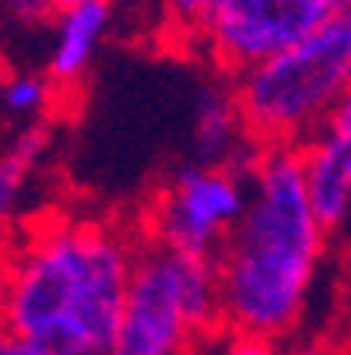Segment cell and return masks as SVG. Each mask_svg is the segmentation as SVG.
I'll use <instances>...</instances> for the list:
<instances>
[{
    "label": "cell",
    "instance_id": "1",
    "mask_svg": "<svg viewBox=\"0 0 351 355\" xmlns=\"http://www.w3.org/2000/svg\"><path fill=\"white\" fill-rule=\"evenodd\" d=\"M323 236L298 144H267L246 211L218 257L222 306L232 331L288 334L303 317L323 257Z\"/></svg>",
    "mask_w": 351,
    "mask_h": 355
},
{
    "label": "cell",
    "instance_id": "2",
    "mask_svg": "<svg viewBox=\"0 0 351 355\" xmlns=\"http://www.w3.org/2000/svg\"><path fill=\"white\" fill-rule=\"evenodd\" d=\"M134 264L106 225L46 229L15 257L4 324L71 355H109Z\"/></svg>",
    "mask_w": 351,
    "mask_h": 355
},
{
    "label": "cell",
    "instance_id": "3",
    "mask_svg": "<svg viewBox=\"0 0 351 355\" xmlns=\"http://www.w3.org/2000/svg\"><path fill=\"white\" fill-rule=\"evenodd\" d=\"M351 81V21L330 18L257 67L242 71L235 103L264 144H298L330 120Z\"/></svg>",
    "mask_w": 351,
    "mask_h": 355
},
{
    "label": "cell",
    "instance_id": "4",
    "mask_svg": "<svg viewBox=\"0 0 351 355\" xmlns=\"http://www.w3.org/2000/svg\"><path fill=\"white\" fill-rule=\"evenodd\" d=\"M222 320L218 264L159 246L134 264L109 355H183L193 334H208Z\"/></svg>",
    "mask_w": 351,
    "mask_h": 355
},
{
    "label": "cell",
    "instance_id": "5",
    "mask_svg": "<svg viewBox=\"0 0 351 355\" xmlns=\"http://www.w3.org/2000/svg\"><path fill=\"white\" fill-rule=\"evenodd\" d=\"M330 18V0H211L200 28L222 67L249 71Z\"/></svg>",
    "mask_w": 351,
    "mask_h": 355
},
{
    "label": "cell",
    "instance_id": "6",
    "mask_svg": "<svg viewBox=\"0 0 351 355\" xmlns=\"http://www.w3.org/2000/svg\"><path fill=\"white\" fill-rule=\"evenodd\" d=\"M246 190L225 166H183L152 211L155 239L179 253L211 257L246 211Z\"/></svg>",
    "mask_w": 351,
    "mask_h": 355
},
{
    "label": "cell",
    "instance_id": "7",
    "mask_svg": "<svg viewBox=\"0 0 351 355\" xmlns=\"http://www.w3.org/2000/svg\"><path fill=\"white\" fill-rule=\"evenodd\" d=\"M309 205L323 229H337L351 215V130L327 127L303 148Z\"/></svg>",
    "mask_w": 351,
    "mask_h": 355
},
{
    "label": "cell",
    "instance_id": "8",
    "mask_svg": "<svg viewBox=\"0 0 351 355\" xmlns=\"http://www.w3.org/2000/svg\"><path fill=\"white\" fill-rule=\"evenodd\" d=\"M109 18H113L109 0H81V4L60 11L57 42L53 53H49V81L74 85L84 74L95 46L102 42L109 28Z\"/></svg>",
    "mask_w": 351,
    "mask_h": 355
},
{
    "label": "cell",
    "instance_id": "9",
    "mask_svg": "<svg viewBox=\"0 0 351 355\" xmlns=\"http://www.w3.org/2000/svg\"><path fill=\"white\" fill-rule=\"evenodd\" d=\"M239 127L246 130L235 98H228V95H222V92H204V95L197 98L193 141H197V151H200L208 162L222 166V162L228 159V151L242 141V137H239Z\"/></svg>",
    "mask_w": 351,
    "mask_h": 355
},
{
    "label": "cell",
    "instance_id": "10",
    "mask_svg": "<svg viewBox=\"0 0 351 355\" xmlns=\"http://www.w3.org/2000/svg\"><path fill=\"white\" fill-rule=\"evenodd\" d=\"M49 144V127L46 123H32L25 130H18L11 137V144L0 151V222H8L18 197L25 190V180L32 173V166L39 162V155Z\"/></svg>",
    "mask_w": 351,
    "mask_h": 355
},
{
    "label": "cell",
    "instance_id": "11",
    "mask_svg": "<svg viewBox=\"0 0 351 355\" xmlns=\"http://www.w3.org/2000/svg\"><path fill=\"white\" fill-rule=\"evenodd\" d=\"M4 106L11 113H39L49 103V81L35 78V74H18L4 85Z\"/></svg>",
    "mask_w": 351,
    "mask_h": 355
},
{
    "label": "cell",
    "instance_id": "12",
    "mask_svg": "<svg viewBox=\"0 0 351 355\" xmlns=\"http://www.w3.org/2000/svg\"><path fill=\"white\" fill-rule=\"evenodd\" d=\"M0 355H71V352L35 341V338H25V334L8 327V331H0Z\"/></svg>",
    "mask_w": 351,
    "mask_h": 355
},
{
    "label": "cell",
    "instance_id": "13",
    "mask_svg": "<svg viewBox=\"0 0 351 355\" xmlns=\"http://www.w3.org/2000/svg\"><path fill=\"white\" fill-rule=\"evenodd\" d=\"M225 355H274V338L253 334V331H235L225 345Z\"/></svg>",
    "mask_w": 351,
    "mask_h": 355
},
{
    "label": "cell",
    "instance_id": "14",
    "mask_svg": "<svg viewBox=\"0 0 351 355\" xmlns=\"http://www.w3.org/2000/svg\"><path fill=\"white\" fill-rule=\"evenodd\" d=\"M8 15H15L18 21H39L49 11H57V0H0Z\"/></svg>",
    "mask_w": 351,
    "mask_h": 355
},
{
    "label": "cell",
    "instance_id": "15",
    "mask_svg": "<svg viewBox=\"0 0 351 355\" xmlns=\"http://www.w3.org/2000/svg\"><path fill=\"white\" fill-rule=\"evenodd\" d=\"M211 0H169V8L179 21H190V25H200L204 21V11H208Z\"/></svg>",
    "mask_w": 351,
    "mask_h": 355
},
{
    "label": "cell",
    "instance_id": "16",
    "mask_svg": "<svg viewBox=\"0 0 351 355\" xmlns=\"http://www.w3.org/2000/svg\"><path fill=\"white\" fill-rule=\"evenodd\" d=\"M327 127H341V130H351V81H348L344 95L337 98V106H334V113H330Z\"/></svg>",
    "mask_w": 351,
    "mask_h": 355
},
{
    "label": "cell",
    "instance_id": "17",
    "mask_svg": "<svg viewBox=\"0 0 351 355\" xmlns=\"http://www.w3.org/2000/svg\"><path fill=\"white\" fill-rule=\"evenodd\" d=\"M11 271H15V261L8 253H0V320H4V310H8V292H11Z\"/></svg>",
    "mask_w": 351,
    "mask_h": 355
},
{
    "label": "cell",
    "instance_id": "18",
    "mask_svg": "<svg viewBox=\"0 0 351 355\" xmlns=\"http://www.w3.org/2000/svg\"><path fill=\"white\" fill-rule=\"evenodd\" d=\"M330 15L351 21V0H330Z\"/></svg>",
    "mask_w": 351,
    "mask_h": 355
},
{
    "label": "cell",
    "instance_id": "19",
    "mask_svg": "<svg viewBox=\"0 0 351 355\" xmlns=\"http://www.w3.org/2000/svg\"><path fill=\"white\" fill-rule=\"evenodd\" d=\"M291 355H323L320 348H298V352H291Z\"/></svg>",
    "mask_w": 351,
    "mask_h": 355
},
{
    "label": "cell",
    "instance_id": "20",
    "mask_svg": "<svg viewBox=\"0 0 351 355\" xmlns=\"http://www.w3.org/2000/svg\"><path fill=\"white\" fill-rule=\"evenodd\" d=\"M74 4H81V0H57V11H64V8H74Z\"/></svg>",
    "mask_w": 351,
    "mask_h": 355
}]
</instances>
